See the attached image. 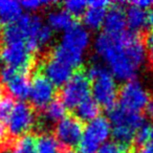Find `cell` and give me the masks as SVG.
<instances>
[{
	"label": "cell",
	"mask_w": 153,
	"mask_h": 153,
	"mask_svg": "<svg viewBox=\"0 0 153 153\" xmlns=\"http://www.w3.org/2000/svg\"><path fill=\"white\" fill-rule=\"evenodd\" d=\"M128 149L124 148L115 142H109L104 144L98 151V153H127Z\"/></svg>",
	"instance_id": "4316f807"
},
{
	"label": "cell",
	"mask_w": 153,
	"mask_h": 153,
	"mask_svg": "<svg viewBox=\"0 0 153 153\" xmlns=\"http://www.w3.org/2000/svg\"><path fill=\"white\" fill-rule=\"evenodd\" d=\"M126 19L127 25L132 33H137L144 30L149 24L148 22V13L146 10L137 7L129 3V7L126 10Z\"/></svg>",
	"instance_id": "e0dca14e"
},
{
	"label": "cell",
	"mask_w": 153,
	"mask_h": 153,
	"mask_svg": "<svg viewBox=\"0 0 153 153\" xmlns=\"http://www.w3.org/2000/svg\"><path fill=\"white\" fill-rule=\"evenodd\" d=\"M90 44V35L87 28L79 24H74L64 32L58 45L65 51L83 58V55Z\"/></svg>",
	"instance_id": "8fae6325"
},
{
	"label": "cell",
	"mask_w": 153,
	"mask_h": 153,
	"mask_svg": "<svg viewBox=\"0 0 153 153\" xmlns=\"http://www.w3.org/2000/svg\"><path fill=\"white\" fill-rule=\"evenodd\" d=\"M42 74L55 86H64L72 76L74 68L49 56L42 65Z\"/></svg>",
	"instance_id": "4fadbf2b"
},
{
	"label": "cell",
	"mask_w": 153,
	"mask_h": 153,
	"mask_svg": "<svg viewBox=\"0 0 153 153\" xmlns=\"http://www.w3.org/2000/svg\"><path fill=\"white\" fill-rule=\"evenodd\" d=\"M66 108L61 100H53L44 108L42 114V123L46 125L59 123L66 117Z\"/></svg>",
	"instance_id": "ffe728a7"
},
{
	"label": "cell",
	"mask_w": 153,
	"mask_h": 153,
	"mask_svg": "<svg viewBox=\"0 0 153 153\" xmlns=\"http://www.w3.org/2000/svg\"><path fill=\"white\" fill-rule=\"evenodd\" d=\"M112 135L115 143L128 149L132 142L135 140L136 132L145 124L142 114L120 106H113L108 111Z\"/></svg>",
	"instance_id": "7a4b0ae2"
},
{
	"label": "cell",
	"mask_w": 153,
	"mask_h": 153,
	"mask_svg": "<svg viewBox=\"0 0 153 153\" xmlns=\"http://www.w3.org/2000/svg\"><path fill=\"white\" fill-rule=\"evenodd\" d=\"M37 138L32 134L20 136L13 144L9 153H36Z\"/></svg>",
	"instance_id": "603a6c76"
},
{
	"label": "cell",
	"mask_w": 153,
	"mask_h": 153,
	"mask_svg": "<svg viewBox=\"0 0 153 153\" xmlns=\"http://www.w3.org/2000/svg\"><path fill=\"white\" fill-rule=\"evenodd\" d=\"M83 126L82 122L76 117L66 115L63 120L56 125V138L61 145L68 148L79 145L83 136Z\"/></svg>",
	"instance_id": "30bf717a"
},
{
	"label": "cell",
	"mask_w": 153,
	"mask_h": 153,
	"mask_svg": "<svg viewBox=\"0 0 153 153\" xmlns=\"http://www.w3.org/2000/svg\"><path fill=\"white\" fill-rule=\"evenodd\" d=\"M47 25L53 30L66 32L74 25V17L64 9H53L47 15Z\"/></svg>",
	"instance_id": "ac0fdd59"
},
{
	"label": "cell",
	"mask_w": 153,
	"mask_h": 153,
	"mask_svg": "<svg viewBox=\"0 0 153 153\" xmlns=\"http://www.w3.org/2000/svg\"><path fill=\"white\" fill-rule=\"evenodd\" d=\"M7 134H9L7 127L4 125V123H1V122H0V146L5 144L7 138Z\"/></svg>",
	"instance_id": "f1b7e54d"
},
{
	"label": "cell",
	"mask_w": 153,
	"mask_h": 153,
	"mask_svg": "<svg viewBox=\"0 0 153 153\" xmlns=\"http://www.w3.org/2000/svg\"><path fill=\"white\" fill-rule=\"evenodd\" d=\"M16 22L23 30L25 42L33 53L45 47L53 39V30L39 16L25 14Z\"/></svg>",
	"instance_id": "277c9868"
},
{
	"label": "cell",
	"mask_w": 153,
	"mask_h": 153,
	"mask_svg": "<svg viewBox=\"0 0 153 153\" xmlns=\"http://www.w3.org/2000/svg\"><path fill=\"white\" fill-rule=\"evenodd\" d=\"M91 83L88 74L84 70H78L61 90V101L67 108L79 106L83 101L89 98Z\"/></svg>",
	"instance_id": "8992f818"
},
{
	"label": "cell",
	"mask_w": 153,
	"mask_h": 153,
	"mask_svg": "<svg viewBox=\"0 0 153 153\" xmlns=\"http://www.w3.org/2000/svg\"><path fill=\"white\" fill-rule=\"evenodd\" d=\"M2 40V30H1V27H0V41ZM0 63H1V55H0Z\"/></svg>",
	"instance_id": "e575fe53"
},
{
	"label": "cell",
	"mask_w": 153,
	"mask_h": 153,
	"mask_svg": "<svg viewBox=\"0 0 153 153\" xmlns=\"http://www.w3.org/2000/svg\"><path fill=\"white\" fill-rule=\"evenodd\" d=\"M36 153H63L61 144L56 136L49 133H42L37 138Z\"/></svg>",
	"instance_id": "7402d4cb"
},
{
	"label": "cell",
	"mask_w": 153,
	"mask_h": 153,
	"mask_svg": "<svg viewBox=\"0 0 153 153\" xmlns=\"http://www.w3.org/2000/svg\"><path fill=\"white\" fill-rule=\"evenodd\" d=\"M53 2L47 1V0H25L21 1L22 9L26 10L28 12H37L39 10L43 9L45 7H48Z\"/></svg>",
	"instance_id": "484cf974"
},
{
	"label": "cell",
	"mask_w": 153,
	"mask_h": 153,
	"mask_svg": "<svg viewBox=\"0 0 153 153\" xmlns=\"http://www.w3.org/2000/svg\"><path fill=\"white\" fill-rule=\"evenodd\" d=\"M87 74L91 83L92 99L105 108L110 109L115 106L114 103L119 98V88L115 78L108 68L94 63L90 66Z\"/></svg>",
	"instance_id": "3957f363"
},
{
	"label": "cell",
	"mask_w": 153,
	"mask_h": 153,
	"mask_svg": "<svg viewBox=\"0 0 153 153\" xmlns=\"http://www.w3.org/2000/svg\"><path fill=\"white\" fill-rule=\"evenodd\" d=\"M110 5L106 0H94L88 2V9L83 15V21L86 28L97 30L104 26L105 18L107 14V7Z\"/></svg>",
	"instance_id": "5bb4252c"
},
{
	"label": "cell",
	"mask_w": 153,
	"mask_h": 153,
	"mask_svg": "<svg viewBox=\"0 0 153 153\" xmlns=\"http://www.w3.org/2000/svg\"><path fill=\"white\" fill-rule=\"evenodd\" d=\"M112 133L110 122L107 117H98L89 122L85 127L83 136L80 142L81 153H98L100 148L107 143Z\"/></svg>",
	"instance_id": "5b68a950"
},
{
	"label": "cell",
	"mask_w": 153,
	"mask_h": 153,
	"mask_svg": "<svg viewBox=\"0 0 153 153\" xmlns=\"http://www.w3.org/2000/svg\"><path fill=\"white\" fill-rule=\"evenodd\" d=\"M15 106L12 97H2L0 98V122L7 123Z\"/></svg>",
	"instance_id": "d4e9b609"
},
{
	"label": "cell",
	"mask_w": 153,
	"mask_h": 153,
	"mask_svg": "<svg viewBox=\"0 0 153 153\" xmlns=\"http://www.w3.org/2000/svg\"><path fill=\"white\" fill-rule=\"evenodd\" d=\"M147 112H148L149 117L153 119V82H152V99L150 100V103L147 106Z\"/></svg>",
	"instance_id": "1f68e13d"
},
{
	"label": "cell",
	"mask_w": 153,
	"mask_h": 153,
	"mask_svg": "<svg viewBox=\"0 0 153 153\" xmlns=\"http://www.w3.org/2000/svg\"><path fill=\"white\" fill-rule=\"evenodd\" d=\"M133 153H142L140 151H136V152H133Z\"/></svg>",
	"instance_id": "8d00e7d4"
},
{
	"label": "cell",
	"mask_w": 153,
	"mask_h": 153,
	"mask_svg": "<svg viewBox=\"0 0 153 153\" xmlns=\"http://www.w3.org/2000/svg\"><path fill=\"white\" fill-rule=\"evenodd\" d=\"M145 46H146L147 55L153 62V30L147 35L146 40H145Z\"/></svg>",
	"instance_id": "83f0119b"
},
{
	"label": "cell",
	"mask_w": 153,
	"mask_h": 153,
	"mask_svg": "<svg viewBox=\"0 0 153 153\" xmlns=\"http://www.w3.org/2000/svg\"><path fill=\"white\" fill-rule=\"evenodd\" d=\"M96 53L106 64L115 79L131 81L147 61V51L135 33L100 34L94 40Z\"/></svg>",
	"instance_id": "6da1fadb"
},
{
	"label": "cell",
	"mask_w": 153,
	"mask_h": 153,
	"mask_svg": "<svg viewBox=\"0 0 153 153\" xmlns=\"http://www.w3.org/2000/svg\"><path fill=\"white\" fill-rule=\"evenodd\" d=\"M64 153H81L80 151H76V150H74V149H70V150H67V151H65Z\"/></svg>",
	"instance_id": "836d02e7"
},
{
	"label": "cell",
	"mask_w": 153,
	"mask_h": 153,
	"mask_svg": "<svg viewBox=\"0 0 153 153\" xmlns=\"http://www.w3.org/2000/svg\"><path fill=\"white\" fill-rule=\"evenodd\" d=\"M100 113V105L91 98L86 99L76 108V117L81 122L94 121L99 117Z\"/></svg>",
	"instance_id": "44dd1931"
},
{
	"label": "cell",
	"mask_w": 153,
	"mask_h": 153,
	"mask_svg": "<svg viewBox=\"0 0 153 153\" xmlns=\"http://www.w3.org/2000/svg\"><path fill=\"white\" fill-rule=\"evenodd\" d=\"M148 22L151 26L153 27V9L150 11V13L148 14Z\"/></svg>",
	"instance_id": "d6a6232c"
},
{
	"label": "cell",
	"mask_w": 153,
	"mask_h": 153,
	"mask_svg": "<svg viewBox=\"0 0 153 153\" xmlns=\"http://www.w3.org/2000/svg\"><path fill=\"white\" fill-rule=\"evenodd\" d=\"M56 86L43 74H37L30 82V99L35 107L45 108L53 101Z\"/></svg>",
	"instance_id": "7c38bea8"
},
{
	"label": "cell",
	"mask_w": 153,
	"mask_h": 153,
	"mask_svg": "<svg viewBox=\"0 0 153 153\" xmlns=\"http://www.w3.org/2000/svg\"><path fill=\"white\" fill-rule=\"evenodd\" d=\"M63 9L74 18L85 14L88 9V2L82 0H69L63 3Z\"/></svg>",
	"instance_id": "cb8c5ba5"
},
{
	"label": "cell",
	"mask_w": 153,
	"mask_h": 153,
	"mask_svg": "<svg viewBox=\"0 0 153 153\" xmlns=\"http://www.w3.org/2000/svg\"><path fill=\"white\" fill-rule=\"evenodd\" d=\"M36 114L32 106L25 102H18L7 122V131L13 136H23L36 125Z\"/></svg>",
	"instance_id": "ba28073f"
},
{
	"label": "cell",
	"mask_w": 153,
	"mask_h": 153,
	"mask_svg": "<svg viewBox=\"0 0 153 153\" xmlns=\"http://www.w3.org/2000/svg\"><path fill=\"white\" fill-rule=\"evenodd\" d=\"M27 74L28 72L18 71V74L5 85L10 94L20 102L28 99L30 94V82Z\"/></svg>",
	"instance_id": "2e32d148"
},
{
	"label": "cell",
	"mask_w": 153,
	"mask_h": 153,
	"mask_svg": "<svg viewBox=\"0 0 153 153\" xmlns=\"http://www.w3.org/2000/svg\"><path fill=\"white\" fill-rule=\"evenodd\" d=\"M0 55L5 65L19 71L28 72L33 65V53L24 41L3 44Z\"/></svg>",
	"instance_id": "9c48e42d"
},
{
	"label": "cell",
	"mask_w": 153,
	"mask_h": 153,
	"mask_svg": "<svg viewBox=\"0 0 153 153\" xmlns=\"http://www.w3.org/2000/svg\"><path fill=\"white\" fill-rule=\"evenodd\" d=\"M120 105L130 111L140 113L150 103V94L147 88L137 80H131L119 90Z\"/></svg>",
	"instance_id": "52a82bcc"
},
{
	"label": "cell",
	"mask_w": 153,
	"mask_h": 153,
	"mask_svg": "<svg viewBox=\"0 0 153 153\" xmlns=\"http://www.w3.org/2000/svg\"><path fill=\"white\" fill-rule=\"evenodd\" d=\"M22 16L21 2L13 0H0V21L5 24L16 22Z\"/></svg>",
	"instance_id": "d6986e66"
},
{
	"label": "cell",
	"mask_w": 153,
	"mask_h": 153,
	"mask_svg": "<svg viewBox=\"0 0 153 153\" xmlns=\"http://www.w3.org/2000/svg\"><path fill=\"white\" fill-rule=\"evenodd\" d=\"M129 3L132 5H135V7H140V9H144V10H146L147 7L152 5V2L148 1V0H135V1H131V2H129Z\"/></svg>",
	"instance_id": "f546056e"
},
{
	"label": "cell",
	"mask_w": 153,
	"mask_h": 153,
	"mask_svg": "<svg viewBox=\"0 0 153 153\" xmlns=\"http://www.w3.org/2000/svg\"><path fill=\"white\" fill-rule=\"evenodd\" d=\"M142 153H153V140H149L148 143L143 146V149L140 151Z\"/></svg>",
	"instance_id": "4dcf8cb0"
},
{
	"label": "cell",
	"mask_w": 153,
	"mask_h": 153,
	"mask_svg": "<svg viewBox=\"0 0 153 153\" xmlns=\"http://www.w3.org/2000/svg\"><path fill=\"white\" fill-rule=\"evenodd\" d=\"M0 98H2V88H1V85H0Z\"/></svg>",
	"instance_id": "d590c367"
},
{
	"label": "cell",
	"mask_w": 153,
	"mask_h": 153,
	"mask_svg": "<svg viewBox=\"0 0 153 153\" xmlns=\"http://www.w3.org/2000/svg\"><path fill=\"white\" fill-rule=\"evenodd\" d=\"M126 26H127L126 11H124L120 5L110 7L105 18V33L110 35H119L125 32Z\"/></svg>",
	"instance_id": "9a60e30c"
}]
</instances>
